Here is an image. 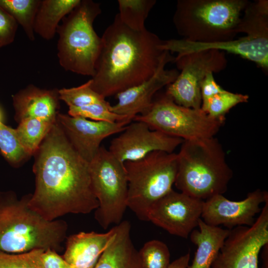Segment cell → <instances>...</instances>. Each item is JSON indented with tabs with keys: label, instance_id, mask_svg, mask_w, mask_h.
I'll return each instance as SVG.
<instances>
[{
	"label": "cell",
	"instance_id": "cell-1",
	"mask_svg": "<svg viewBox=\"0 0 268 268\" xmlns=\"http://www.w3.org/2000/svg\"><path fill=\"white\" fill-rule=\"evenodd\" d=\"M35 188L30 208L53 221L67 214H88L98 206L89 163L75 150L56 121L35 153Z\"/></svg>",
	"mask_w": 268,
	"mask_h": 268
},
{
	"label": "cell",
	"instance_id": "cell-2",
	"mask_svg": "<svg viewBox=\"0 0 268 268\" xmlns=\"http://www.w3.org/2000/svg\"><path fill=\"white\" fill-rule=\"evenodd\" d=\"M91 87L106 98L116 95L150 78L157 70L166 51L163 40L146 28L131 29L118 14L105 29Z\"/></svg>",
	"mask_w": 268,
	"mask_h": 268
},
{
	"label": "cell",
	"instance_id": "cell-3",
	"mask_svg": "<svg viewBox=\"0 0 268 268\" xmlns=\"http://www.w3.org/2000/svg\"><path fill=\"white\" fill-rule=\"evenodd\" d=\"M31 194L18 198L12 191H0V250L22 253L34 249L60 252L68 225L62 219L49 221L32 210Z\"/></svg>",
	"mask_w": 268,
	"mask_h": 268
},
{
	"label": "cell",
	"instance_id": "cell-4",
	"mask_svg": "<svg viewBox=\"0 0 268 268\" xmlns=\"http://www.w3.org/2000/svg\"><path fill=\"white\" fill-rule=\"evenodd\" d=\"M177 154L174 184L185 194L205 201L227 190L233 172L214 137L184 140Z\"/></svg>",
	"mask_w": 268,
	"mask_h": 268
},
{
	"label": "cell",
	"instance_id": "cell-5",
	"mask_svg": "<svg viewBox=\"0 0 268 268\" xmlns=\"http://www.w3.org/2000/svg\"><path fill=\"white\" fill-rule=\"evenodd\" d=\"M247 0H179L173 22L182 39L213 43L232 40L239 33Z\"/></svg>",
	"mask_w": 268,
	"mask_h": 268
},
{
	"label": "cell",
	"instance_id": "cell-6",
	"mask_svg": "<svg viewBox=\"0 0 268 268\" xmlns=\"http://www.w3.org/2000/svg\"><path fill=\"white\" fill-rule=\"evenodd\" d=\"M101 12L99 3L80 0L59 25L57 55L61 66L66 70L91 77L94 75L101 38L95 31L93 24Z\"/></svg>",
	"mask_w": 268,
	"mask_h": 268
},
{
	"label": "cell",
	"instance_id": "cell-7",
	"mask_svg": "<svg viewBox=\"0 0 268 268\" xmlns=\"http://www.w3.org/2000/svg\"><path fill=\"white\" fill-rule=\"evenodd\" d=\"M128 183V207L147 221L151 206L172 190L178 166L177 154L153 151L136 161L124 163Z\"/></svg>",
	"mask_w": 268,
	"mask_h": 268
},
{
	"label": "cell",
	"instance_id": "cell-8",
	"mask_svg": "<svg viewBox=\"0 0 268 268\" xmlns=\"http://www.w3.org/2000/svg\"><path fill=\"white\" fill-rule=\"evenodd\" d=\"M91 185L98 206L94 217L106 229L119 224L128 207V183L124 163L101 146L89 163Z\"/></svg>",
	"mask_w": 268,
	"mask_h": 268
},
{
	"label": "cell",
	"instance_id": "cell-9",
	"mask_svg": "<svg viewBox=\"0 0 268 268\" xmlns=\"http://www.w3.org/2000/svg\"><path fill=\"white\" fill-rule=\"evenodd\" d=\"M133 121H141L149 128L183 140L214 137L224 121L209 116L201 108L180 106L165 93L153 100L148 111Z\"/></svg>",
	"mask_w": 268,
	"mask_h": 268
},
{
	"label": "cell",
	"instance_id": "cell-10",
	"mask_svg": "<svg viewBox=\"0 0 268 268\" xmlns=\"http://www.w3.org/2000/svg\"><path fill=\"white\" fill-rule=\"evenodd\" d=\"M174 62L181 70L175 80L167 86L165 94L176 104L200 109L201 85L207 73L218 72L227 67L225 52L208 50L175 57Z\"/></svg>",
	"mask_w": 268,
	"mask_h": 268
},
{
	"label": "cell",
	"instance_id": "cell-11",
	"mask_svg": "<svg viewBox=\"0 0 268 268\" xmlns=\"http://www.w3.org/2000/svg\"><path fill=\"white\" fill-rule=\"evenodd\" d=\"M268 244V200L251 226L230 230L211 268H259V255Z\"/></svg>",
	"mask_w": 268,
	"mask_h": 268
},
{
	"label": "cell",
	"instance_id": "cell-12",
	"mask_svg": "<svg viewBox=\"0 0 268 268\" xmlns=\"http://www.w3.org/2000/svg\"><path fill=\"white\" fill-rule=\"evenodd\" d=\"M203 201L172 189L151 206L147 221L187 239L198 225Z\"/></svg>",
	"mask_w": 268,
	"mask_h": 268
},
{
	"label": "cell",
	"instance_id": "cell-13",
	"mask_svg": "<svg viewBox=\"0 0 268 268\" xmlns=\"http://www.w3.org/2000/svg\"><path fill=\"white\" fill-rule=\"evenodd\" d=\"M133 121L111 141L108 149L123 163L139 160L155 151L172 153L184 141L152 130L143 122Z\"/></svg>",
	"mask_w": 268,
	"mask_h": 268
},
{
	"label": "cell",
	"instance_id": "cell-14",
	"mask_svg": "<svg viewBox=\"0 0 268 268\" xmlns=\"http://www.w3.org/2000/svg\"><path fill=\"white\" fill-rule=\"evenodd\" d=\"M268 200V193L260 189L248 193L240 201L217 195L203 201L201 219L208 225H223L229 230L239 226H251L256 215L261 211V204Z\"/></svg>",
	"mask_w": 268,
	"mask_h": 268
},
{
	"label": "cell",
	"instance_id": "cell-15",
	"mask_svg": "<svg viewBox=\"0 0 268 268\" xmlns=\"http://www.w3.org/2000/svg\"><path fill=\"white\" fill-rule=\"evenodd\" d=\"M57 121L72 146L88 163L97 153L102 140L122 132L129 124L124 121H95L61 113L58 114Z\"/></svg>",
	"mask_w": 268,
	"mask_h": 268
},
{
	"label": "cell",
	"instance_id": "cell-16",
	"mask_svg": "<svg viewBox=\"0 0 268 268\" xmlns=\"http://www.w3.org/2000/svg\"><path fill=\"white\" fill-rule=\"evenodd\" d=\"M175 57L166 51L155 73L148 79L116 95L117 103L111 105L112 112L128 117L132 122L137 115L146 113L152 105L155 94L165 86L173 82L179 74L175 69H165L166 65Z\"/></svg>",
	"mask_w": 268,
	"mask_h": 268
},
{
	"label": "cell",
	"instance_id": "cell-17",
	"mask_svg": "<svg viewBox=\"0 0 268 268\" xmlns=\"http://www.w3.org/2000/svg\"><path fill=\"white\" fill-rule=\"evenodd\" d=\"M163 51L176 53V57L208 50L226 51L255 63L265 71L268 70V37L246 35L232 40L213 43L192 42L172 39L163 41Z\"/></svg>",
	"mask_w": 268,
	"mask_h": 268
},
{
	"label": "cell",
	"instance_id": "cell-18",
	"mask_svg": "<svg viewBox=\"0 0 268 268\" xmlns=\"http://www.w3.org/2000/svg\"><path fill=\"white\" fill-rule=\"evenodd\" d=\"M15 119L18 123L28 118L55 122L60 108L59 89H41L29 85L12 97Z\"/></svg>",
	"mask_w": 268,
	"mask_h": 268
},
{
	"label": "cell",
	"instance_id": "cell-19",
	"mask_svg": "<svg viewBox=\"0 0 268 268\" xmlns=\"http://www.w3.org/2000/svg\"><path fill=\"white\" fill-rule=\"evenodd\" d=\"M115 226L106 233L80 232L67 237L64 259L75 268H92L107 248Z\"/></svg>",
	"mask_w": 268,
	"mask_h": 268
},
{
	"label": "cell",
	"instance_id": "cell-20",
	"mask_svg": "<svg viewBox=\"0 0 268 268\" xmlns=\"http://www.w3.org/2000/svg\"><path fill=\"white\" fill-rule=\"evenodd\" d=\"M115 229L107 248L92 268H141L138 251L131 239L130 223L122 221Z\"/></svg>",
	"mask_w": 268,
	"mask_h": 268
},
{
	"label": "cell",
	"instance_id": "cell-21",
	"mask_svg": "<svg viewBox=\"0 0 268 268\" xmlns=\"http://www.w3.org/2000/svg\"><path fill=\"white\" fill-rule=\"evenodd\" d=\"M199 229L190 234L191 242L197 249L192 264L187 268H211L230 230L206 224L201 218Z\"/></svg>",
	"mask_w": 268,
	"mask_h": 268
},
{
	"label": "cell",
	"instance_id": "cell-22",
	"mask_svg": "<svg viewBox=\"0 0 268 268\" xmlns=\"http://www.w3.org/2000/svg\"><path fill=\"white\" fill-rule=\"evenodd\" d=\"M80 0H42L35 17L34 31L44 39H52L60 22Z\"/></svg>",
	"mask_w": 268,
	"mask_h": 268
},
{
	"label": "cell",
	"instance_id": "cell-23",
	"mask_svg": "<svg viewBox=\"0 0 268 268\" xmlns=\"http://www.w3.org/2000/svg\"><path fill=\"white\" fill-rule=\"evenodd\" d=\"M247 35L268 37V1L249 2L243 11L239 33Z\"/></svg>",
	"mask_w": 268,
	"mask_h": 268
},
{
	"label": "cell",
	"instance_id": "cell-24",
	"mask_svg": "<svg viewBox=\"0 0 268 268\" xmlns=\"http://www.w3.org/2000/svg\"><path fill=\"white\" fill-rule=\"evenodd\" d=\"M41 0H0V6L22 27L28 38L35 40L34 24Z\"/></svg>",
	"mask_w": 268,
	"mask_h": 268
},
{
	"label": "cell",
	"instance_id": "cell-25",
	"mask_svg": "<svg viewBox=\"0 0 268 268\" xmlns=\"http://www.w3.org/2000/svg\"><path fill=\"white\" fill-rule=\"evenodd\" d=\"M56 121L28 118L18 123L15 129L16 133L22 145L30 155L37 151Z\"/></svg>",
	"mask_w": 268,
	"mask_h": 268
},
{
	"label": "cell",
	"instance_id": "cell-26",
	"mask_svg": "<svg viewBox=\"0 0 268 268\" xmlns=\"http://www.w3.org/2000/svg\"><path fill=\"white\" fill-rule=\"evenodd\" d=\"M155 0H119V13L121 21L132 29L140 31L145 29L144 23Z\"/></svg>",
	"mask_w": 268,
	"mask_h": 268
},
{
	"label": "cell",
	"instance_id": "cell-27",
	"mask_svg": "<svg viewBox=\"0 0 268 268\" xmlns=\"http://www.w3.org/2000/svg\"><path fill=\"white\" fill-rule=\"evenodd\" d=\"M0 151L12 166L18 167L31 155L22 145L15 129L0 124Z\"/></svg>",
	"mask_w": 268,
	"mask_h": 268
},
{
	"label": "cell",
	"instance_id": "cell-28",
	"mask_svg": "<svg viewBox=\"0 0 268 268\" xmlns=\"http://www.w3.org/2000/svg\"><path fill=\"white\" fill-rule=\"evenodd\" d=\"M249 98L247 95L224 90L202 104L201 109L212 118L224 121L225 115L231 108L239 104L247 102Z\"/></svg>",
	"mask_w": 268,
	"mask_h": 268
},
{
	"label": "cell",
	"instance_id": "cell-29",
	"mask_svg": "<svg viewBox=\"0 0 268 268\" xmlns=\"http://www.w3.org/2000/svg\"><path fill=\"white\" fill-rule=\"evenodd\" d=\"M138 255L141 268H169L171 264L168 246L158 240L146 242Z\"/></svg>",
	"mask_w": 268,
	"mask_h": 268
},
{
	"label": "cell",
	"instance_id": "cell-30",
	"mask_svg": "<svg viewBox=\"0 0 268 268\" xmlns=\"http://www.w3.org/2000/svg\"><path fill=\"white\" fill-rule=\"evenodd\" d=\"M60 99L68 107H79L92 104L106 103L105 98L91 87V79L77 87L59 89Z\"/></svg>",
	"mask_w": 268,
	"mask_h": 268
},
{
	"label": "cell",
	"instance_id": "cell-31",
	"mask_svg": "<svg viewBox=\"0 0 268 268\" xmlns=\"http://www.w3.org/2000/svg\"><path fill=\"white\" fill-rule=\"evenodd\" d=\"M111 105L106 103L92 104L79 107H68V115L72 117H81L95 121L111 123L126 122L131 123L128 117L117 114L110 110Z\"/></svg>",
	"mask_w": 268,
	"mask_h": 268
},
{
	"label": "cell",
	"instance_id": "cell-32",
	"mask_svg": "<svg viewBox=\"0 0 268 268\" xmlns=\"http://www.w3.org/2000/svg\"><path fill=\"white\" fill-rule=\"evenodd\" d=\"M43 249L22 253H9L0 250V268H43L41 255Z\"/></svg>",
	"mask_w": 268,
	"mask_h": 268
},
{
	"label": "cell",
	"instance_id": "cell-33",
	"mask_svg": "<svg viewBox=\"0 0 268 268\" xmlns=\"http://www.w3.org/2000/svg\"><path fill=\"white\" fill-rule=\"evenodd\" d=\"M17 28L15 19L0 6V48L14 41Z\"/></svg>",
	"mask_w": 268,
	"mask_h": 268
},
{
	"label": "cell",
	"instance_id": "cell-34",
	"mask_svg": "<svg viewBox=\"0 0 268 268\" xmlns=\"http://www.w3.org/2000/svg\"><path fill=\"white\" fill-rule=\"evenodd\" d=\"M43 268H75L53 249L44 251L41 255Z\"/></svg>",
	"mask_w": 268,
	"mask_h": 268
},
{
	"label": "cell",
	"instance_id": "cell-35",
	"mask_svg": "<svg viewBox=\"0 0 268 268\" xmlns=\"http://www.w3.org/2000/svg\"><path fill=\"white\" fill-rule=\"evenodd\" d=\"M224 90V89L215 81L213 73H207L201 85V104L205 103L213 96Z\"/></svg>",
	"mask_w": 268,
	"mask_h": 268
},
{
	"label": "cell",
	"instance_id": "cell-36",
	"mask_svg": "<svg viewBox=\"0 0 268 268\" xmlns=\"http://www.w3.org/2000/svg\"><path fill=\"white\" fill-rule=\"evenodd\" d=\"M190 259V254L188 252L171 263L169 268H187Z\"/></svg>",
	"mask_w": 268,
	"mask_h": 268
},
{
	"label": "cell",
	"instance_id": "cell-37",
	"mask_svg": "<svg viewBox=\"0 0 268 268\" xmlns=\"http://www.w3.org/2000/svg\"><path fill=\"white\" fill-rule=\"evenodd\" d=\"M268 244L264 246L263 252V267L262 268H268Z\"/></svg>",
	"mask_w": 268,
	"mask_h": 268
},
{
	"label": "cell",
	"instance_id": "cell-38",
	"mask_svg": "<svg viewBox=\"0 0 268 268\" xmlns=\"http://www.w3.org/2000/svg\"><path fill=\"white\" fill-rule=\"evenodd\" d=\"M1 119H2L1 113V111L0 110V124L2 122H1Z\"/></svg>",
	"mask_w": 268,
	"mask_h": 268
}]
</instances>
